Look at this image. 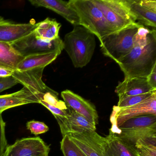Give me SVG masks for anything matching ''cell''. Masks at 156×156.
<instances>
[{
	"label": "cell",
	"mask_w": 156,
	"mask_h": 156,
	"mask_svg": "<svg viewBox=\"0 0 156 156\" xmlns=\"http://www.w3.org/2000/svg\"><path fill=\"white\" fill-rule=\"evenodd\" d=\"M134 47L118 63L125 79L147 77L156 66V31L143 26L134 38Z\"/></svg>",
	"instance_id": "obj_1"
},
{
	"label": "cell",
	"mask_w": 156,
	"mask_h": 156,
	"mask_svg": "<svg viewBox=\"0 0 156 156\" xmlns=\"http://www.w3.org/2000/svg\"><path fill=\"white\" fill-rule=\"evenodd\" d=\"M5 126L6 124L2 119V114L0 113V156H3L8 146L5 135Z\"/></svg>",
	"instance_id": "obj_29"
},
{
	"label": "cell",
	"mask_w": 156,
	"mask_h": 156,
	"mask_svg": "<svg viewBox=\"0 0 156 156\" xmlns=\"http://www.w3.org/2000/svg\"><path fill=\"white\" fill-rule=\"evenodd\" d=\"M156 125V115L140 116L126 120L119 126V129H127L136 127H149Z\"/></svg>",
	"instance_id": "obj_24"
},
{
	"label": "cell",
	"mask_w": 156,
	"mask_h": 156,
	"mask_svg": "<svg viewBox=\"0 0 156 156\" xmlns=\"http://www.w3.org/2000/svg\"><path fill=\"white\" fill-rule=\"evenodd\" d=\"M68 2L78 16L79 25L89 30L98 37L99 42L115 32L93 0H70Z\"/></svg>",
	"instance_id": "obj_3"
},
{
	"label": "cell",
	"mask_w": 156,
	"mask_h": 156,
	"mask_svg": "<svg viewBox=\"0 0 156 156\" xmlns=\"http://www.w3.org/2000/svg\"><path fill=\"white\" fill-rule=\"evenodd\" d=\"M26 127L27 129L35 136L45 133L49 129L48 126L45 123L35 120H31L27 122Z\"/></svg>",
	"instance_id": "obj_28"
},
{
	"label": "cell",
	"mask_w": 156,
	"mask_h": 156,
	"mask_svg": "<svg viewBox=\"0 0 156 156\" xmlns=\"http://www.w3.org/2000/svg\"><path fill=\"white\" fill-rule=\"evenodd\" d=\"M24 58L13 49L11 44L0 42V67L16 71Z\"/></svg>",
	"instance_id": "obj_21"
},
{
	"label": "cell",
	"mask_w": 156,
	"mask_h": 156,
	"mask_svg": "<svg viewBox=\"0 0 156 156\" xmlns=\"http://www.w3.org/2000/svg\"><path fill=\"white\" fill-rule=\"evenodd\" d=\"M58 96V93L55 91L54 92H48L43 96L41 100H42L47 104L62 110H67V107L64 101L59 100Z\"/></svg>",
	"instance_id": "obj_27"
},
{
	"label": "cell",
	"mask_w": 156,
	"mask_h": 156,
	"mask_svg": "<svg viewBox=\"0 0 156 156\" xmlns=\"http://www.w3.org/2000/svg\"><path fill=\"white\" fill-rule=\"evenodd\" d=\"M61 149L64 156H86L71 140L67 135L63 137Z\"/></svg>",
	"instance_id": "obj_26"
},
{
	"label": "cell",
	"mask_w": 156,
	"mask_h": 156,
	"mask_svg": "<svg viewBox=\"0 0 156 156\" xmlns=\"http://www.w3.org/2000/svg\"><path fill=\"white\" fill-rule=\"evenodd\" d=\"M148 115H156V93L132 106L123 108L114 106L110 120L112 125L119 127L129 119Z\"/></svg>",
	"instance_id": "obj_8"
},
{
	"label": "cell",
	"mask_w": 156,
	"mask_h": 156,
	"mask_svg": "<svg viewBox=\"0 0 156 156\" xmlns=\"http://www.w3.org/2000/svg\"><path fill=\"white\" fill-rule=\"evenodd\" d=\"M69 138L86 156H105L106 138L95 131L67 134Z\"/></svg>",
	"instance_id": "obj_7"
},
{
	"label": "cell",
	"mask_w": 156,
	"mask_h": 156,
	"mask_svg": "<svg viewBox=\"0 0 156 156\" xmlns=\"http://www.w3.org/2000/svg\"><path fill=\"white\" fill-rule=\"evenodd\" d=\"M61 96L67 107L84 117L96 126L98 124V114L94 105L71 90L62 91Z\"/></svg>",
	"instance_id": "obj_13"
},
{
	"label": "cell",
	"mask_w": 156,
	"mask_h": 156,
	"mask_svg": "<svg viewBox=\"0 0 156 156\" xmlns=\"http://www.w3.org/2000/svg\"><path fill=\"white\" fill-rule=\"evenodd\" d=\"M155 93H156V91L137 95L130 96L122 98L119 100L117 107L119 108H123L135 105L151 97Z\"/></svg>",
	"instance_id": "obj_25"
},
{
	"label": "cell",
	"mask_w": 156,
	"mask_h": 156,
	"mask_svg": "<svg viewBox=\"0 0 156 156\" xmlns=\"http://www.w3.org/2000/svg\"><path fill=\"white\" fill-rule=\"evenodd\" d=\"M129 12L143 26L156 27V0H126Z\"/></svg>",
	"instance_id": "obj_11"
},
{
	"label": "cell",
	"mask_w": 156,
	"mask_h": 156,
	"mask_svg": "<svg viewBox=\"0 0 156 156\" xmlns=\"http://www.w3.org/2000/svg\"><path fill=\"white\" fill-rule=\"evenodd\" d=\"M156 91L147 81V77L126 78L116 87L115 93L119 98L130 96L137 95Z\"/></svg>",
	"instance_id": "obj_15"
},
{
	"label": "cell",
	"mask_w": 156,
	"mask_h": 156,
	"mask_svg": "<svg viewBox=\"0 0 156 156\" xmlns=\"http://www.w3.org/2000/svg\"><path fill=\"white\" fill-rule=\"evenodd\" d=\"M65 49L75 68H83L92 59L96 47L95 37L80 25H74L63 41Z\"/></svg>",
	"instance_id": "obj_2"
},
{
	"label": "cell",
	"mask_w": 156,
	"mask_h": 156,
	"mask_svg": "<svg viewBox=\"0 0 156 156\" xmlns=\"http://www.w3.org/2000/svg\"><path fill=\"white\" fill-rule=\"evenodd\" d=\"M38 23H15L0 17V42L12 44L34 31Z\"/></svg>",
	"instance_id": "obj_14"
},
{
	"label": "cell",
	"mask_w": 156,
	"mask_h": 156,
	"mask_svg": "<svg viewBox=\"0 0 156 156\" xmlns=\"http://www.w3.org/2000/svg\"><path fill=\"white\" fill-rule=\"evenodd\" d=\"M93 2L115 32L136 23L129 12L126 0H93Z\"/></svg>",
	"instance_id": "obj_5"
},
{
	"label": "cell",
	"mask_w": 156,
	"mask_h": 156,
	"mask_svg": "<svg viewBox=\"0 0 156 156\" xmlns=\"http://www.w3.org/2000/svg\"><path fill=\"white\" fill-rule=\"evenodd\" d=\"M18 83H19L13 76L0 77V93L11 88Z\"/></svg>",
	"instance_id": "obj_30"
},
{
	"label": "cell",
	"mask_w": 156,
	"mask_h": 156,
	"mask_svg": "<svg viewBox=\"0 0 156 156\" xmlns=\"http://www.w3.org/2000/svg\"><path fill=\"white\" fill-rule=\"evenodd\" d=\"M50 151L40 137L24 138L8 146L2 156H47Z\"/></svg>",
	"instance_id": "obj_9"
},
{
	"label": "cell",
	"mask_w": 156,
	"mask_h": 156,
	"mask_svg": "<svg viewBox=\"0 0 156 156\" xmlns=\"http://www.w3.org/2000/svg\"><path fill=\"white\" fill-rule=\"evenodd\" d=\"M61 26V24L56 20L48 18L38 23V26L34 32L37 37L42 40L52 41L59 37Z\"/></svg>",
	"instance_id": "obj_22"
},
{
	"label": "cell",
	"mask_w": 156,
	"mask_h": 156,
	"mask_svg": "<svg viewBox=\"0 0 156 156\" xmlns=\"http://www.w3.org/2000/svg\"><path fill=\"white\" fill-rule=\"evenodd\" d=\"M105 156H139L134 147L122 141L115 133L109 131Z\"/></svg>",
	"instance_id": "obj_19"
},
{
	"label": "cell",
	"mask_w": 156,
	"mask_h": 156,
	"mask_svg": "<svg viewBox=\"0 0 156 156\" xmlns=\"http://www.w3.org/2000/svg\"><path fill=\"white\" fill-rule=\"evenodd\" d=\"M44 67H39L24 71H14L12 76L19 83L31 91L39 98L40 101L43 96L48 92H54L43 82L42 79Z\"/></svg>",
	"instance_id": "obj_10"
},
{
	"label": "cell",
	"mask_w": 156,
	"mask_h": 156,
	"mask_svg": "<svg viewBox=\"0 0 156 156\" xmlns=\"http://www.w3.org/2000/svg\"><path fill=\"white\" fill-rule=\"evenodd\" d=\"M134 148L139 156H156V136L139 140Z\"/></svg>",
	"instance_id": "obj_23"
},
{
	"label": "cell",
	"mask_w": 156,
	"mask_h": 156,
	"mask_svg": "<svg viewBox=\"0 0 156 156\" xmlns=\"http://www.w3.org/2000/svg\"><path fill=\"white\" fill-rule=\"evenodd\" d=\"M147 81L150 85L154 89H156V66L152 72L147 77Z\"/></svg>",
	"instance_id": "obj_32"
},
{
	"label": "cell",
	"mask_w": 156,
	"mask_h": 156,
	"mask_svg": "<svg viewBox=\"0 0 156 156\" xmlns=\"http://www.w3.org/2000/svg\"><path fill=\"white\" fill-rule=\"evenodd\" d=\"M142 26L136 23L105 37L100 42L103 54L118 63L133 49L135 35Z\"/></svg>",
	"instance_id": "obj_4"
},
{
	"label": "cell",
	"mask_w": 156,
	"mask_h": 156,
	"mask_svg": "<svg viewBox=\"0 0 156 156\" xmlns=\"http://www.w3.org/2000/svg\"></svg>",
	"instance_id": "obj_34"
},
{
	"label": "cell",
	"mask_w": 156,
	"mask_h": 156,
	"mask_svg": "<svg viewBox=\"0 0 156 156\" xmlns=\"http://www.w3.org/2000/svg\"><path fill=\"white\" fill-rule=\"evenodd\" d=\"M33 103H39L38 98L27 87L9 94L0 95V113L9 108Z\"/></svg>",
	"instance_id": "obj_17"
},
{
	"label": "cell",
	"mask_w": 156,
	"mask_h": 156,
	"mask_svg": "<svg viewBox=\"0 0 156 156\" xmlns=\"http://www.w3.org/2000/svg\"><path fill=\"white\" fill-rule=\"evenodd\" d=\"M11 44L24 58L34 55L62 51L64 49L63 42L60 37L52 41H45L37 37L34 31Z\"/></svg>",
	"instance_id": "obj_6"
},
{
	"label": "cell",
	"mask_w": 156,
	"mask_h": 156,
	"mask_svg": "<svg viewBox=\"0 0 156 156\" xmlns=\"http://www.w3.org/2000/svg\"><path fill=\"white\" fill-rule=\"evenodd\" d=\"M109 131L115 133L122 141L134 147L139 140L156 136V125L127 129H119L116 126H112Z\"/></svg>",
	"instance_id": "obj_18"
},
{
	"label": "cell",
	"mask_w": 156,
	"mask_h": 156,
	"mask_svg": "<svg viewBox=\"0 0 156 156\" xmlns=\"http://www.w3.org/2000/svg\"><path fill=\"white\" fill-rule=\"evenodd\" d=\"M62 51H55L34 55L25 57L17 67V71H24L39 67H45L52 62Z\"/></svg>",
	"instance_id": "obj_20"
},
{
	"label": "cell",
	"mask_w": 156,
	"mask_h": 156,
	"mask_svg": "<svg viewBox=\"0 0 156 156\" xmlns=\"http://www.w3.org/2000/svg\"><path fill=\"white\" fill-rule=\"evenodd\" d=\"M30 2L35 7H44L55 12L73 26L79 25L78 16L68 2L62 0H31Z\"/></svg>",
	"instance_id": "obj_16"
},
{
	"label": "cell",
	"mask_w": 156,
	"mask_h": 156,
	"mask_svg": "<svg viewBox=\"0 0 156 156\" xmlns=\"http://www.w3.org/2000/svg\"><path fill=\"white\" fill-rule=\"evenodd\" d=\"M14 71L8 68L0 67V77H6L12 76Z\"/></svg>",
	"instance_id": "obj_33"
},
{
	"label": "cell",
	"mask_w": 156,
	"mask_h": 156,
	"mask_svg": "<svg viewBox=\"0 0 156 156\" xmlns=\"http://www.w3.org/2000/svg\"><path fill=\"white\" fill-rule=\"evenodd\" d=\"M40 104L44 106L47 109H49L52 114L55 116H66L67 114V110H63L59 109L49 104H47L46 102L41 100L40 101Z\"/></svg>",
	"instance_id": "obj_31"
},
{
	"label": "cell",
	"mask_w": 156,
	"mask_h": 156,
	"mask_svg": "<svg viewBox=\"0 0 156 156\" xmlns=\"http://www.w3.org/2000/svg\"><path fill=\"white\" fill-rule=\"evenodd\" d=\"M57 120L62 136L71 132H90L95 131L96 125L74 110L67 107L66 116H55Z\"/></svg>",
	"instance_id": "obj_12"
}]
</instances>
